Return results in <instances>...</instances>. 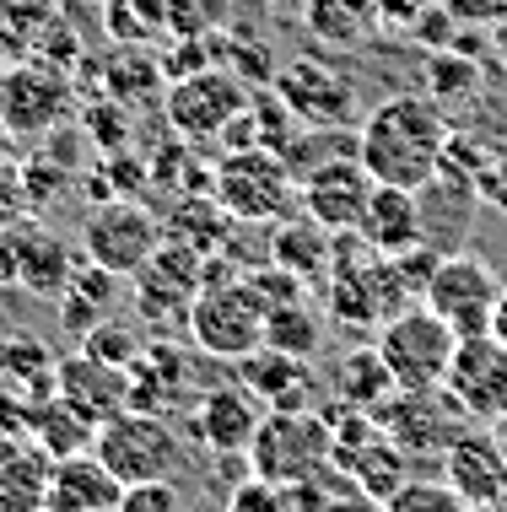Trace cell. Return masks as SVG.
<instances>
[{
	"instance_id": "cell-1",
	"label": "cell",
	"mask_w": 507,
	"mask_h": 512,
	"mask_svg": "<svg viewBox=\"0 0 507 512\" xmlns=\"http://www.w3.org/2000/svg\"><path fill=\"white\" fill-rule=\"evenodd\" d=\"M448 141H454V130H448L443 103L421 98V92H394L367 108L362 130H356V157L373 173V184L427 189L437 184Z\"/></svg>"
},
{
	"instance_id": "cell-2",
	"label": "cell",
	"mask_w": 507,
	"mask_h": 512,
	"mask_svg": "<svg viewBox=\"0 0 507 512\" xmlns=\"http://www.w3.org/2000/svg\"><path fill=\"white\" fill-rule=\"evenodd\" d=\"M211 195L222 200V211L238 227H276V221L297 216L303 184L286 168L281 151L249 146V151H222V162L211 168Z\"/></svg>"
},
{
	"instance_id": "cell-3",
	"label": "cell",
	"mask_w": 507,
	"mask_h": 512,
	"mask_svg": "<svg viewBox=\"0 0 507 512\" xmlns=\"http://www.w3.org/2000/svg\"><path fill=\"white\" fill-rule=\"evenodd\" d=\"M335 464V437L324 410H265L259 432L249 442V469L276 486H303Z\"/></svg>"
},
{
	"instance_id": "cell-4",
	"label": "cell",
	"mask_w": 507,
	"mask_h": 512,
	"mask_svg": "<svg viewBox=\"0 0 507 512\" xmlns=\"http://www.w3.org/2000/svg\"><path fill=\"white\" fill-rule=\"evenodd\" d=\"M76 81L49 54H22L17 65H0V119L17 141H44L49 130L71 124Z\"/></svg>"
},
{
	"instance_id": "cell-5",
	"label": "cell",
	"mask_w": 507,
	"mask_h": 512,
	"mask_svg": "<svg viewBox=\"0 0 507 512\" xmlns=\"http://www.w3.org/2000/svg\"><path fill=\"white\" fill-rule=\"evenodd\" d=\"M378 356L389 367L394 389H443L448 367H454L459 335L437 318L427 302H410L378 329Z\"/></svg>"
},
{
	"instance_id": "cell-6",
	"label": "cell",
	"mask_w": 507,
	"mask_h": 512,
	"mask_svg": "<svg viewBox=\"0 0 507 512\" xmlns=\"http://www.w3.org/2000/svg\"><path fill=\"white\" fill-rule=\"evenodd\" d=\"M265 302L249 292L243 275L232 281H211L195 292V308H189V340L200 345L216 362H238L265 345Z\"/></svg>"
},
{
	"instance_id": "cell-7",
	"label": "cell",
	"mask_w": 507,
	"mask_h": 512,
	"mask_svg": "<svg viewBox=\"0 0 507 512\" xmlns=\"http://www.w3.org/2000/svg\"><path fill=\"white\" fill-rule=\"evenodd\" d=\"M92 453L114 469L125 486H141V480H173L178 459H184V442H178L168 415L152 410H119L114 421L98 426V442Z\"/></svg>"
},
{
	"instance_id": "cell-8",
	"label": "cell",
	"mask_w": 507,
	"mask_h": 512,
	"mask_svg": "<svg viewBox=\"0 0 507 512\" xmlns=\"http://www.w3.org/2000/svg\"><path fill=\"white\" fill-rule=\"evenodd\" d=\"M502 292H507L502 275L491 270L481 254H443L432 270V281L421 286V302H427L459 340H470V335H491V318H497Z\"/></svg>"
},
{
	"instance_id": "cell-9",
	"label": "cell",
	"mask_w": 507,
	"mask_h": 512,
	"mask_svg": "<svg viewBox=\"0 0 507 512\" xmlns=\"http://www.w3.org/2000/svg\"><path fill=\"white\" fill-rule=\"evenodd\" d=\"M249 87H243L232 71H216V65H205V71L195 76H178L168 81V92H162V114H168V124L184 141H222L227 124L238 114H249Z\"/></svg>"
},
{
	"instance_id": "cell-10",
	"label": "cell",
	"mask_w": 507,
	"mask_h": 512,
	"mask_svg": "<svg viewBox=\"0 0 507 512\" xmlns=\"http://www.w3.org/2000/svg\"><path fill=\"white\" fill-rule=\"evenodd\" d=\"M373 415L410 459H416V453H448L475 426L448 389H394Z\"/></svg>"
},
{
	"instance_id": "cell-11",
	"label": "cell",
	"mask_w": 507,
	"mask_h": 512,
	"mask_svg": "<svg viewBox=\"0 0 507 512\" xmlns=\"http://www.w3.org/2000/svg\"><path fill=\"white\" fill-rule=\"evenodd\" d=\"M157 243H162V221L135 200H98V211L81 221L87 259L114 270V275H125V281L157 254Z\"/></svg>"
},
{
	"instance_id": "cell-12",
	"label": "cell",
	"mask_w": 507,
	"mask_h": 512,
	"mask_svg": "<svg viewBox=\"0 0 507 512\" xmlns=\"http://www.w3.org/2000/svg\"><path fill=\"white\" fill-rule=\"evenodd\" d=\"M76 275V254L60 232L38 227V221H17L0 232V286H22L38 297H60Z\"/></svg>"
},
{
	"instance_id": "cell-13",
	"label": "cell",
	"mask_w": 507,
	"mask_h": 512,
	"mask_svg": "<svg viewBox=\"0 0 507 512\" xmlns=\"http://www.w3.org/2000/svg\"><path fill=\"white\" fill-rule=\"evenodd\" d=\"M265 399L254 389H243L238 378L232 383H211V389L195 394V415H189V432L205 453H222V459H249V442L265 421Z\"/></svg>"
},
{
	"instance_id": "cell-14",
	"label": "cell",
	"mask_w": 507,
	"mask_h": 512,
	"mask_svg": "<svg viewBox=\"0 0 507 512\" xmlns=\"http://www.w3.org/2000/svg\"><path fill=\"white\" fill-rule=\"evenodd\" d=\"M448 394L459 399V410L475 426L507 421V345L497 335H470L459 340L454 367H448Z\"/></svg>"
},
{
	"instance_id": "cell-15",
	"label": "cell",
	"mask_w": 507,
	"mask_h": 512,
	"mask_svg": "<svg viewBox=\"0 0 507 512\" xmlns=\"http://www.w3.org/2000/svg\"><path fill=\"white\" fill-rule=\"evenodd\" d=\"M367 195H373V173L362 168V157H324L303 178V211L330 232H356Z\"/></svg>"
},
{
	"instance_id": "cell-16",
	"label": "cell",
	"mask_w": 507,
	"mask_h": 512,
	"mask_svg": "<svg viewBox=\"0 0 507 512\" xmlns=\"http://www.w3.org/2000/svg\"><path fill=\"white\" fill-rule=\"evenodd\" d=\"M443 480L464 496L470 512H491L497 502H507V453L497 437H475V426L464 432L454 448L443 453Z\"/></svg>"
},
{
	"instance_id": "cell-17",
	"label": "cell",
	"mask_w": 507,
	"mask_h": 512,
	"mask_svg": "<svg viewBox=\"0 0 507 512\" xmlns=\"http://www.w3.org/2000/svg\"><path fill=\"white\" fill-rule=\"evenodd\" d=\"M54 383H60V399H71V405L98 426L114 421L119 410H130V372L103 362V356H92L87 345H81L76 356H65L60 372H54Z\"/></svg>"
},
{
	"instance_id": "cell-18",
	"label": "cell",
	"mask_w": 507,
	"mask_h": 512,
	"mask_svg": "<svg viewBox=\"0 0 507 512\" xmlns=\"http://www.w3.org/2000/svg\"><path fill=\"white\" fill-rule=\"evenodd\" d=\"M356 232H362L367 243L378 248V254L400 259L410 248L427 243V211H421V189H400V184H373V195H367V211L356 221Z\"/></svg>"
},
{
	"instance_id": "cell-19",
	"label": "cell",
	"mask_w": 507,
	"mask_h": 512,
	"mask_svg": "<svg viewBox=\"0 0 507 512\" xmlns=\"http://www.w3.org/2000/svg\"><path fill=\"white\" fill-rule=\"evenodd\" d=\"M276 98L303 124H346L351 81L324 60H292L286 71H276Z\"/></svg>"
},
{
	"instance_id": "cell-20",
	"label": "cell",
	"mask_w": 507,
	"mask_h": 512,
	"mask_svg": "<svg viewBox=\"0 0 507 512\" xmlns=\"http://www.w3.org/2000/svg\"><path fill=\"white\" fill-rule=\"evenodd\" d=\"M119 496H125V480L98 453H76V459H54L44 512H114Z\"/></svg>"
},
{
	"instance_id": "cell-21",
	"label": "cell",
	"mask_w": 507,
	"mask_h": 512,
	"mask_svg": "<svg viewBox=\"0 0 507 512\" xmlns=\"http://www.w3.org/2000/svg\"><path fill=\"white\" fill-rule=\"evenodd\" d=\"M232 378H238L243 389H254L270 410H303L308 405V362H297V356H286V351H270V345L238 356V362H232Z\"/></svg>"
},
{
	"instance_id": "cell-22",
	"label": "cell",
	"mask_w": 507,
	"mask_h": 512,
	"mask_svg": "<svg viewBox=\"0 0 507 512\" xmlns=\"http://www.w3.org/2000/svg\"><path fill=\"white\" fill-rule=\"evenodd\" d=\"M303 27L319 49L351 54L383 27L378 0H303Z\"/></svg>"
},
{
	"instance_id": "cell-23",
	"label": "cell",
	"mask_w": 507,
	"mask_h": 512,
	"mask_svg": "<svg viewBox=\"0 0 507 512\" xmlns=\"http://www.w3.org/2000/svg\"><path fill=\"white\" fill-rule=\"evenodd\" d=\"M54 459L33 437H0V512H44Z\"/></svg>"
},
{
	"instance_id": "cell-24",
	"label": "cell",
	"mask_w": 507,
	"mask_h": 512,
	"mask_svg": "<svg viewBox=\"0 0 507 512\" xmlns=\"http://www.w3.org/2000/svg\"><path fill=\"white\" fill-rule=\"evenodd\" d=\"M270 259H276L281 270H292V275H303V281H324L335 265V232L330 227H319L308 211H297V216H286L270 227Z\"/></svg>"
},
{
	"instance_id": "cell-25",
	"label": "cell",
	"mask_w": 507,
	"mask_h": 512,
	"mask_svg": "<svg viewBox=\"0 0 507 512\" xmlns=\"http://www.w3.org/2000/svg\"><path fill=\"white\" fill-rule=\"evenodd\" d=\"M335 469H346V475H351L362 491H373V496H383V502H389V496L410 480V453L378 426V432L367 437L356 453H346Z\"/></svg>"
},
{
	"instance_id": "cell-26",
	"label": "cell",
	"mask_w": 507,
	"mask_h": 512,
	"mask_svg": "<svg viewBox=\"0 0 507 512\" xmlns=\"http://www.w3.org/2000/svg\"><path fill=\"white\" fill-rule=\"evenodd\" d=\"M227 232H232V216L222 211V200L211 195V189H195V195H184L168 211V221H162V238H178L189 243L195 254H222L227 248Z\"/></svg>"
},
{
	"instance_id": "cell-27",
	"label": "cell",
	"mask_w": 507,
	"mask_h": 512,
	"mask_svg": "<svg viewBox=\"0 0 507 512\" xmlns=\"http://www.w3.org/2000/svg\"><path fill=\"white\" fill-rule=\"evenodd\" d=\"M38 448L49 453V459H76V453H92V442H98V421H87L71 399H44V405L33 410V432Z\"/></svg>"
},
{
	"instance_id": "cell-28",
	"label": "cell",
	"mask_w": 507,
	"mask_h": 512,
	"mask_svg": "<svg viewBox=\"0 0 507 512\" xmlns=\"http://www.w3.org/2000/svg\"><path fill=\"white\" fill-rule=\"evenodd\" d=\"M54 372H60V362L49 356L44 340H33V335H6L0 340V378H11L17 389H27L33 405H44V399L60 394Z\"/></svg>"
},
{
	"instance_id": "cell-29",
	"label": "cell",
	"mask_w": 507,
	"mask_h": 512,
	"mask_svg": "<svg viewBox=\"0 0 507 512\" xmlns=\"http://www.w3.org/2000/svg\"><path fill=\"white\" fill-rule=\"evenodd\" d=\"M335 389H340V399H346V405H362V410H378L383 399L394 394V378H389V367H383L378 345H356V351L340 356Z\"/></svg>"
},
{
	"instance_id": "cell-30",
	"label": "cell",
	"mask_w": 507,
	"mask_h": 512,
	"mask_svg": "<svg viewBox=\"0 0 507 512\" xmlns=\"http://www.w3.org/2000/svg\"><path fill=\"white\" fill-rule=\"evenodd\" d=\"M265 345L270 351H286L297 356V362H313L324 345V318L313 313V302H286V308H276L265 318Z\"/></svg>"
},
{
	"instance_id": "cell-31",
	"label": "cell",
	"mask_w": 507,
	"mask_h": 512,
	"mask_svg": "<svg viewBox=\"0 0 507 512\" xmlns=\"http://www.w3.org/2000/svg\"><path fill=\"white\" fill-rule=\"evenodd\" d=\"M389 512H470L464 507V496L448 486V480H405L400 491L389 496Z\"/></svg>"
},
{
	"instance_id": "cell-32",
	"label": "cell",
	"mask_w": 507,
	"mask_h": 512,
	"mask_svg": "<svg viewBox=\"0 0 507 512\" xmlns=\"http://www.w3.org/2000/svg\"><path fill=\"white\" fill-rule=\"evenodd\" d=\"M227 512H292V496H286V486L249 469V480H238L227 491Z\"/></svg>"
},
{
	"instance_id": "cell-33",
	"label": "cell",
	"mask_w": 507,
	"mask_h": 512,
	"mask_svg": "<svg viewBox=\"0 0 507 512\" xmlns=\"http://www.w3.org/2000/svg\"><path fill=\"white\" fill-rule=\"evenodd\" d=\"M475 81H481V76H475V65L454 60V54H437L427 87H432V103H454L459 92H475Z\"/></svg>"
},
{
	"instance_id": "cell-34",
	"label": "cell",
	"mask_w": 507,
	"mask_h": 512,
	"mask_svg": "<svg viewBox=\"0 0 507 512\" xmlns=\"http://www.w3.org/2000/svg\"><path fill=\"white\" fill-rule=\"evenodd\" d=\"M87 351H92V356H103V362H114V367H130L135 356L146 351V345L135 340L130 329H119V324H108V318H103L98 329H87Z\"/></svg>"
},
{
	"instance_id": "cell-35",
	"label": "cell",
	"mask_w": 507,
	"mask_h": 512,
	"mask_svg": "<svg viewBox=\"0 0 507 512\" xmlns=\"http://www.w3.org/2000/svg\"><path fill=\"white\" fill-rule=\"evenodd\" d=\"M157 65L146 60V54H135V71H125V54H119L114 65H108V92H114V103H125V92L130 98H146V92H157Z\"/></svg>"
},
{
	"instance_id": "cell-36",
	"label": "cell",
	"mask_w": 507,
	"mask_h": 512,
	"mask_svg": "<svg viewBox=\"0 0 507 512\" xmlns=\"http://www.w3.org/2000/svg\"><path fill=\"white\" fill-rule=\"evenodd\" d=\"M33 394L17 389L11 378H0V437H27L33 432Z\"/></svg>"
},
{
	"instance_id": "cell-37",
	"label": "cell",
	"mask_w": 507,
	"mask_h": 512,
	"mask_svg": "<svg viewBox=\"0 0 507 512\" xmlns=\"http://www.w3.org/2000/svg\"><path fill=\"white\" fill-rule=\"evenodd\" d=\"M119 281H125V275H114V270H103V265H76V275H71V292L76 297H87V302H98V308L108 313L119 302Z\"/></svg>"
},
{
	"instance_id": "cell-38",
	"label": "cell",
	"mask_w": 507,
	"mask_h": 512,
	"mask_svg": "<svg viewBox=\"0 0 507 512\" xmlns=\"http://www.w3.org/2000/svg\"><path fill=\"white\" fill-rule=\"evenodd\" d=\"M114 512H178V486L173 480H141V486H125Z\"/></svg>"
},
{
	"instance_id": "cell-39",
	"label": "cell",
	"mask_w": 507,
	"mask_h": 512,
	"mask_svg": "<svg viewBox=\"0 0 507 512\" xmlns=\"http://www.w3.org/2000/svg\"><path fill=\"white\" fill-rule=\"evenodd\" d=\"M33 211L27 205V184H22V162H11V157H0V232L6 227H17V221Z\"/></svg>"
},
{
	"instance_id": "cell-40",
	"label": "cell",
	"mask_w": 507,
	"mask_h": 512,
	"mask_svg": "<svg viewBox=\"0 0 507 512\" xmlns=\"http://www.w3.org/2000/svg\"><path fill=\"white\" fill-rule=\"evenodd\" d=\"M54 308H60V324L65 329H71V335H87V329H98L103 324V308H98V302H87V297H76L71 292V286H65V292L60 297H54Z\"/></svg>"
},
{
	"instance_id": "cell-41",
	"label": "cell",
	"mask_w": 507,
	"mask_h": 512,
	"mask_svg": "<svg viewBox=\"0 0 507 512\" xmlns=\"http://www.w3.org/2000/svg\"><path fill=\"white\" fill-rule=\"evenodd\" d=\"M432 6H443V0H378V17H383V27H400V33H410V27L427 17Z\"/></svg>"
},
{
	"instance_id": "cell-42",
	"label": "cell",
	"mask_w": 507,
	"mask_h": 512,
	"mask_svg": "<svg viewBox=\"0 0 507 512\" xmlns=\"http://www.w3.org/2000/svg\"><path fill=\"white\" fill-rule=\"evenodd\" d=\"M324 512H389V502L383 496H373V491H362L356 480H346L330 502H324Z\"/></svg>"
},
{
	"instance_id": "cell-43",
	"label": "cell",
	"mask_w": 507,
	"mask_h": 512,
	"mask_svg": "<svg viewBox=\"0 0 507 512\" xmlns=\"http://www.w3.org/2000/svg\"><path fill=\"white\" fill-rule=\"evenodd\" d=\"M481 200L497 205V211L507 216V146L491 151V162H486V173H481Z\"/></svg>"
},
{
	"instance_id": "cell-44",
	"label": "cell",
	"mask_w": 507,
	"mask_h": 512,
	"mask_svg": "<svg viewBox=\"0 0 507 512\" xmlns=\"http://www.w3.org/2000/svg\"><path fill=\"white\" fill-rule=\"evenodd\" d=\"M491 335L507 345V292H502V302H497V318H491Z\"/></svg>"
},
{
	"instance_id": "cell-45",
	"label": "cell",
	"mask_w": 507,
	"mask_h": 512,
	"mask_svg": "<svg viewBox=\"0 0 507 512\" xmlns=\"http://www.w3.org/2000/svg\"><path fill=\"white\" fill-rule=\"evenodd\" d=\"M11 146H17V135H11L6 119H0V157H11Z\"/></svg>"
},
{
	"instance_id": "cell-46",
	"label": "cell",
	"mask_w": 507,
	"mask_h": 512,
	"mask_svg": "<svg viewBox=\"0 0 507 512\" xmlns=\"http://www.w3.org/2000/svg\"><path fill=\"white\" fill-rule=\"evenodd\" d=\"M497 38H502V54H507V27H502V33H497Z\"/></svg>"
}]
</instances>
